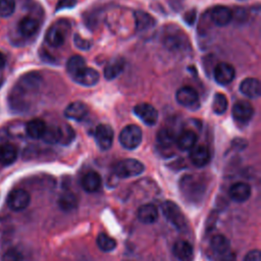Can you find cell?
<instances>
[{
    "label": "cell",
    "instance_id": "7c38bea8",
    "mask_svg": "<svg viewBox=\"0 0 261 261\" xmlns=\"http://www.w3.org/2000/svg\"><path fill=\"white\" fill-rule=\"evenodd\" d=\"M213 76L217 84L221 86H225L233 81L236 76V69L229 63L220 62L214 67Z\"/></svg>",
    "mask_w": 261,
    "mask_h": 261
},
{
    "label": "cell",
    "instance_id": "9c48e42d",
    "mask_svg": "<svg viewBox=\"0 0 261 261\" xmlns=\"http://www.w3.org/2000/svg\"><path fill=\"white\" fill-rule=\"evenodd\" d=\"M31 202L30 194L23 189L12 190L6 199L7 206L13 211H21L25 209Z\"/></svg>",
    "mask_w": 261,
    "mask_h": 261
},
{
    "label": "cell",
    "instance_id": "ffe728a7",
    "mask_svg": "<svg viewBox=\"0 0 261 261\" xmlns=\"http://www.w3.org/2000/svg\"><path fill=\"white\" fill-rule=\"evenodd\" d=\"M251 196V187L243 181L233 184L229 188V197L238 203L246 202Z\"/></svg>",
    "mask_w": 261,
    "mask_h": 261
},
{
    "label": "cell",
    "instance_id": "f546056e",
    "mask_svg": "<svg viewBox=\"0 0 261 261\" xmlns=\"http://www.w3.org/2000/svg\"><path fill=\"white\" fill-rule=\"evenodd\" d=\"M58 204L63 211H71L77 206V198L72 192L66 191L60 195Z\"/></svg>",
    "mask_w": 261,
    "mask_h": 261
},
{
    "label": "cell",
    "instance_id": "4316f807",
    "mask_svg": "<svg viewBox=\"0 0 261 261\" xmlns=\"http://www.w3.org/2000/svg\"><path fill=\"white\" fill-rule=\"evenodd\" d=\"M46 123L44 120L39 119V118H35L30 120L27 125H25V132L28 134V136L32 139H41L46 130Z\"/></svg>",
    "mask_w": 261,
    "mask_h": 261
},
{
    "label": "cell",
    "instance_id": "4fadbf2b",
    "mask_svg": "<svg viewBox=\"0 0 261 261\" xmlns=\"http://www.w3.org/2000/svg\"><path fill=\"white\" fill-rule=\"evenodd\" d=\"M135 114L147 125H154L158 120V111L156 108L148 103H141L135 106Z\"/></svg>",
    "mask_w": 261,
    "mask_h": 261
},
{
    "label": "cell",
    "instance_id": "1f68e13d",
    "mask_svg": "<svg viewBox=\"0 0 261 261\" xmlns=\"http://www.w3.org/2000/svg\"><path fill=\"white\" fill-rule=\"evenodd\" d=\"M84 67H86V61H85V58L82 57L81 55H73L67 60L66 70L70 76L81 71Z\"/></svg>",
    "mask_w": 261,
    "mask_h": 261
},
{
    "label": "cell",
    "instance_id": "8fae6325",
    "mask_svg": "<svg viewBox=\"0 0 261 261\" xmlns=\"http://www.w3.org/2000/svg\"><path fill=\"white\" fill-rule=\"evenodd\" d=\"M113 137H114V132L109 124L101 123L96 127L95 140L98 147L101 150L106 151L110 149L113 143Z\"/></svg>",
    "mask_w": 261,
    "mask_h": 261
},
{
    "label": "cell",
    "instance_id": "7402d4cb",
    "mask_svg": "<svg viewBox=\"0 0 261 261\" xmlns=\"http://www.w3.org/2000/svg\"><path fill=\"white\" fill-rule=\"evenodd\" d=\"M240 91L243 95L249 98H257L261 94L260 82L254 77L245 79L240 85Z\"/></svg>",
    "mask_w": 261,
    "mask_h": 261
},
{
    "label": "cell",
    "instance_id": "d6a6232c",
    "mask_svg": "<svg viewBox=\"0 0 261 261\" xmlns=\"http://www.w3.org/2000/svg\"><path fill=\"white\" fill-rule=\"evenodd\" d=\"M62 135H63L62 127L49 126V127H46V130L41 139H43L46 143H49V144L61 143Z\"/></svg>",
    "mask_w": 261,
    "mask_h": 261
},
{
    "label": "cell",
    "instance_id": "484cf974",
    "mask_svg": "<svg viewBox=\"0 0 261 261\" xmlns=\"http://www.w3.org/2000/svg\"><path fill=\"white\" fill-rule=\"evenodd\" d=\"M124 68V60L120 57L111 59L104 68V76L106 80L111 81L116 79Z\"/></svg>",
    "mask_w": 261,
    "mask_h": 261
},
{
    "label": "cell",
    "instance_id": "603a6c76",
    "mask_svg": "<svg viewBox=\"0 0 261 261\" xmlns=\"http://www.w3.org/2000/svg\"><path fill=\"white\" fill-rule=\"evenodd\" d=\"M102 179L98 172L88 171L81 180L82 188L88 193H95L101 188Z\"/></svg>",
    "mask_w": 261,
    "mask_h": 261
},
{
    "label": "cell",
    "instance_id": "8d00e7d4",
    "mask_svg": "<svg viewBox=\"0 0 261 261\" xmlns=\"http://www.w3.org/2000/svg\"><path fill=\"white\" fill-rule=\"evenodd\" d=\"M21 253L15 248H10L2 256V261H22Z\"/></svg>",
    "mask_w": 261,
    "mask_h": 261
},
{
    "label": "cell",
    "instance_id": "277c9868",
    "mask_svg": "<svg viewBox=\"0 0 261 261\" xmlns=\"http://www.w3.org/2000/svg\"><path fill=\"white\" fill-rule=\"evenodd\" d=\"M42 82V76L38 72H29L24 75H22L17 84L15 85V90H14V96L18 95H31L36 93Z\"/></svg>",
    "mask_w": 261,
    "mask_h": 261
},
{
    "label": "cell",
    "instance_id": "e0dca14e",
    "mask_svg": "<svg viewBox=\"0 0 261 261\" xmlns=\"http://www.w3.org/2000/svg\"><path fill=\"white\" fill-rule=\"evenodd\" d=\"M173 255L178 261H194L195 253L193 246L185 240H178L172 248Z\"/></svg>",
    "mask_w": 261,
    "mask_h": 261
},
{
    "label": "cell",
    "instance_id": "9a60e30c",
    "mask_svg": "<svg viewBox=\"0 0 261 261\" xmlns=\"http://www.w3.org/2000/svg\"><path fill=\"white\" fill-rule=\"evenodd\" d=\"M210 19L217 27H225L232 19V11L226 6L217 5L211 9Z\"/></svg>",
    "mask_w": 261,
    "mask_h": 261
},
{
    "label": "cell",
    "instance_id": "2e32d148",
    "mask_svg": "<svg viewBox=\"0 0 261 261\" xmlns=\"http://www.w3.org/2000/svg\"><path fill=\"white\" fill-rule=\"evenodd\" d=\"M72 80L82 86L93 87L99 82V73L92 67H84L81 71L71 76Z\"/></svg>",
    "mask_w": 261,
    "mask_h": 261
},
{
    "label": "cell",
    "instance_id": "83f0119b",
    "mask_svg": "<svg viewBox=\"0 0 261 261\" xmlns=\"http://www.w3.org/2000/svg\"><path fill=\"white\" fill-rule=\"evenodd\" d=\"M17 158V149L12 144H3L0 146V163L4 166L11 165Z\"/></svg>",
    "mask_w": 261,
    "mask_h": 261
},
{
    "label": "cell",
    "instance_id": "f1b7e54d",
    "mask_svg": "<svg viewBox=\"0 0 261 261\" xmlns=\"http://www.w3.org/2000/svg\"><path fill=\"white\" fill-rule=\"evenodd\" d=\"M19 32L24 37H31L35 35L39 29V22L36 18L31 16H25L20 19L18 24Z\"/></svg>",
    "mask_w": 261,
    "mask_h": 261
},
{
    "label": "cell",
    "instance_id": "836d02e7",
    "mask_svg": "<svg viewBox=\"0 0 261 261\" xmlns=\"http://www.w3.org/2000/svg\"><path fill=\"white\" fill-rule=\"evenodd\" d=\"M96 244L98 248L103 252H110L116 247V241L104 232H101L97 236Z\"/></svg>",
    "mask_w": 261,
    "mask_h": 261
},
{
    "label": "cell",
    "instance_id": "30bf717a",
    "mask_svg": "<svg viewBox=\"0 0 261 261\" xmlns=\"http://www.w3.org/2000/svg\"><path fill=\"white\" fill-rule=\"evenodd\" d=\"M180 190L189 198L201 197L204 193V186L194 175H185L180 180Z\"/></svg>",
    "mask_w": 261,
    "mask_h": 261
},
{
    "label": "cell",
    "instance_id": "4dcf8cb0",
    "mask_svg": "<svg viewBox=\"0 0 261 261\" xmlns=\"http://www.w3.org/2000/svg\"><path fill=\"white\" fill-rule=\"evenodd\" d=\"M175 137L174 134L171 129L169 128H161L158 134H157V144L161 147V148H170L174 143H175Z\"/></svg>",
    "mask_w": 261,
    "mask_h": 261
},
{
    "label": "cell",
    "instance_id": "74e56055",
    "mask_svg": "<svg viewBox=\"0 0 261 261\" xmlns=\"http://www.w3.org/2000/svg\"><path fill=\"white\" fill-rule=\"evenodd\" d=\"M74 44L81 50H88L91 48V42L80 37L79 35L74 36Z\"/></svg>",
    "mask_w": 261,
    "mask_h": 261
},
{
    "label": "cell",
    "instance_id": "ac0fdd59",
    "mask_svg": "<svg viewBox=\"0 0 261 261\" xmlns=\"http://www.w3.org/2000/svg\"><path fill=\"white\" fill-rule=\"evenodd\" d=\"M89 113L88 106L81 101H75L66 106L64 109V115L65 117L73 120L81 121L83 120Z\"/></svg>",
    "mask_w": 261,
    "mask_h": 261
},
{
    "label": "cell",
    "instance_id": "6da1fadb",
    "mask_svg": "<svg viewBox=\"0 0 261 261\" xmlns=\"http://www.w3.org/2000/svg\"><path fill=\"white\" fill-rule=\"evenodd\" d=\"M161 210L166 220L173 225L177 230H185L187 228V219L181 209L172 201L166 200L161 204Z\"/></svg>",
    "mask_w": 261,
    "mask_h": 261
},
{
    "label": "cell",
    "instance_id": "d590c367",
    "mask_svg": "<svg viewBox=\"0 0 261 261\" xmlns=\"http://www.w3.org/2000/svg\"><path fill=\"white\" fill-rule=\"evenodd\" d=\"M15 9V0H0V16L7 17Z\"/></svg>",
    "mask_w": 261,
    "mask_h": 261
},
{
    "label": "cell",
    "instance_id": "cb8c5ba5",
    "mask_svg": "<svg viewBox=\"0 0 261 261\" xmlns=\"http://www.w3.org/2000/svg\"><path fill=\"white\" fill-rule=\"evenodd\" d=\"M197 140L198 137L194 130L186 129L179 134V136L175 140V144L179 148V150L190 151L195 147Z\"/></svg>",
    "mask_w": 261,
    "mask_h": 261
},
{
    "label": "cell",
    "instance_id": "b9f144b4",
    "mask_svg": "<svg viewBox=\"0 0 261 261\" xmlns=\"http://www.w3.org/2000/svg\"><path fill=\"white\" fill-rule=\"evenodd\" d=\"M5 65V57L3 56V54L0 52V68L4 67Z\"/></svg>",
    "mask_w": 261,
    "mask_h": 261
},
{
    "label": "cell",
    "instance_id": "7a4b0ae2",
    "mask_svg": "<svg viewBox=\"0 0 261 261\" xmlns=\"http://www.w3.org/2000/svg\"><path fill=\"white\" fill-rule=\"evenodd\" d=\"M163 45L171 52H184L189 47L188 37L179 29H168L162 38Z\"/></svg>",
    "mask_w": 261,
    "mask_h": 261
},
{
    "label": "cell",
    "instance_id": "f35d334b",
    "mask_svg": "<svg viewBox=\"0 0 261 261\" xmlns=\"http://www.w3.org/2000/svg\"><path fill=\"white\" fill-rule=\"evenodd\" d=\"M244 261H261V253L259 250L255 249L247 253Z\"/></svg>",
    "mask_w": 261,
    "mask_h": 261
},
{
    "label": "cell",
    "instance_id": "44dd1931",
    "mask_svg": "<svg viewBox=\"0 0 261 261\" xmlns=\"http://www.w3.org/2000/svg\"><path fill=\"white\" fill-rule=\"evenodd\" d=\"M137 217L142 223H154L158 218V209L153 204H143L137 210Z\"/></svg>",
    "mask_w": 261,
    "mask_h": 261
},
{
    "label": "cell",
    "instance_id": "60d3db41",
    "mask_svg": "<svg viewBox=\"0 0 261 261\" xmlns=\"http://www.w3.org/2000/svg\"><path fill=\"white\" fill-rule=\"evenodd\" d=\"M184 19L187 23L189 24H193L196 20V11L193 9V10H189L186 12V14L184 15Z\"/></svg>",
    "mask_w": 261,
    "mask_h": 261
},
{
    "label": "cell",
    "instance_id": "52a82bcc",
    "mask_svg": "<svg viewBox=\"0 0 261 261\" xmlns=\"http://www.w3.org/2000/svg\"><path fill=\"white\" fill-rule=\"evenodd\" d=\"M175 99L177 103L190 110H196L200 106L199 96L195 89L191 87H181L177 90L175 94Z\"/></svg>",
    "mask_w": 261,
    "mask_h": 261
},
{
    "label": "cell",
    "instance_id": "5bb4252c",
    "mask_svg": "<svg viewBox=\"0 0 261 261\" xmlns=\"http://www.w3.org/2000/svg\"><path fill=\"white\" fill-rule=\"evenodd\" d=\"M231 113L237 121L247 122L253 116L254 108L250 102L246 100H240L233 104Z\"/></svg>",
    "mask_w": 261,
    "mask_h": 261
},
{
    "label": "cell",
    "instance_id": "7bdbcfd3",
    "mask_svg": "<svg viewBox=\"0 0 261 261\" xmlns=\"http://www.w3.org/2000/svg\"><path fill=\"white\" fill-rule=\"evenodd\" d=\"M239 1H246V0H239Z\"/></svg>",
    "mask_w": 261,
    "mask_h": 261
},
{
    "label": "cell",
    "instance_id": "d4e9b609",
    "mask_svg": "<svg viewBox=\"0 0 261 261\" xmlns=\"http://www.w3.org/2000/svg\"><path fill=\"white\" fill-rule=\"evenodd\" d=\"M135 16V24H136V30L139 32H146L148 30H151L154 28L156 21L154 17L142 10H138L134 14Z\"/></svg>",
    "mask_w": 261,
    "mask_h": 261
},
{
    "label": "cell",
    "instance_id": "d6986e66",
    "mask_svg": "<svg viewBox=\"0 0 261 261\" xmlns=\"http://www.w3.org/2000/svg\"><path fill=\"white\" fill-rule=\"evenodd\" d=\"M190 160L196 167H204L210 161V153L205 146H195L190 150Z\"/></svg>",
    "mask_w": 261,
    "mask_h": 261
},
{
    "label": "cell",
    "instance_id": "8992f818",
    "mask_svg": "<svg viewBox=\"0 0 261 261\" xmlns=\"http://www.w3.org/2000/svg\"><path fill=\"white\" fill-rule=\"evenodd\" d=\"M211 250L218 261H233L234 254L230 249L228 240L222 234H216L210 242Z\"/></svg>",
    "mask_w": 261,
    "mask_h": 261
},
{
    "label": "cell",
    "instance_id": "e575fe53",
    "mask_svg": "<svg viewBox=\"0 0 261 261\" xmlns=\"http://www.w3.org/2000/svg\"><path fill=\"white\" fill-rule=\"evenodd\" d=\"M227 98L222 93H216L213 102H212V110L215 114H223L227 109Z\"/></svg>",
    "mask_w": 261,
    "mask_h": 261
},
{
    "label": "cell",
    "instance_id": "ba28073f",
    "mask_svg": "<svg viewBox=\"0 0 261 261\" xmlns=\"http://www.w3.org/2000/svg\"><path fill=\"white\" fill-rule=\"evenodd\" d=\"M68 28L66 21H58L51 25L46 33L47 43L52 47H60L65 41Z\"/></svg>",
    "mask_w": 261,
    "mask_h": 261
},
{
    "label": "cell",
    "instance_id": "3957f363",
    "mask_svg": "<svg viewBox=\"0 0 261 261\" xmlns=\"http://www.w3.org/2000/svg\"><path fill=\"white\" fill-rule=\"evenodd\" d=\"M145 170L144 164L134 158H126L118 161L114 167L113 171L115 175L121 178L133 177L141 174Z\"/></svg>",
    "mask_w": 261,
    "mask_h": 261
},
{
    "label": "cell",
    "instance_id": "5b68a950",
    "mask_svg": "<svg viewBox=\"0 0 261 261\" xmlns=\"http://www.w3.org/2000/svg\"><path fill=\"white\" fill-rule=\"evenodd\" d=\"M143 134L141 127L136 124H128L126 125L119 134V143L120 145L127 149L134 150L139 147L142 142Z\"/></svg>",
    "mask_w": 261,
    "mask_h": 261
},
{
    "label": "cell",
    "instance_id": "ab89813d",
    "mask_svg": "<svg viewBox=\"0 0 261 261\" xmlns=\"http://www.w3.org/2000/svg\"><path fill=\"white\" fill-rule=\"evenodd\" d=\"M76 4V0H60L57 3L56 10H61L65 8H71Z\"/></svg>",
    "mask_w": 261,
    "mask_h": 261
}]
</instances>
